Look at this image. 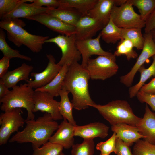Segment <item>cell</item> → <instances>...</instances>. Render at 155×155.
<instances>
[{
    "label": "cell",
    "mask_w": 155,
    "mask_h": 155,
    "mask_svg": "<svg viewBox=\"0 0 155 155\" xmlns=\"http://www.w3.org/2000/svg\"><path fill=\"white\" fill-rule=\"evenodd\" d=\"M26 125L22 131H18L9 140L10 143L30 142L33 150L49 141L59 124L51 115L45 113L36 120L25 119Z\"/></svg>",
    "instance_id": "obj_2"
},
{
    "label": "cell",
    "mask_w": 155,
    "mask_h": 155,
    "mask_svg": "<svg viewBox=\"0 0 155 155\" xmlns=\"http://www.w3.org/2000/svg\"><path fill=\"white\" fill-rule=\"evenodd\" d=\"M101 34L99 33L95 38L76 40V44L82 58V66L86 68L87 63L90 57L93 55H106L111 53L104 51L101 47L100 44Z\"/></svg>",
    "instance_id": "obj_13"
},
{
    "label": "cell",
    "mask_w": 155,
    "mask_h": 155,
    "mask_svg": "<svg viewBox=\"0 0 155 155\" xmlns=\"http://www.w3.org/2000/svg\"><path fill=\"white\" fill-rule=\"evenodd\" d=\"M49 60L48 65L45 69L42 71L37 73L32 72L31 76L34 78L33 80L27 81L28 86L35 89L46 86L57 75L62 67L56 63L54 57L51 54H46Z\"/></svg>",
    "instance_id": "obj_12"
},
{
    "label": "cell",
    "mask_w": 155,
    "mask_h": 155,
    "mask_svg": "<svg viewBox=\"0 0 155 155\" xmlns=\"http://www.w3.org/2000/svg\"><path fill=\"white\" fill-rule=\"evenodd\" d=\"M94 147L93 139H84L81 143L73 146L71 155H93Z\"/></svg>",
    "instance_id": "obj_33"
},
{
    "label": "cell",
    "mask_w": 155,
    "mask_h": 155,
    "mask_svg": "<svg viewBox=\"0 0 155 155\" xmlns=\"http://www.w3.org/2000/svg\"><path fill=\"white\" fill-rule=\"evenodd\" d=\"M75 27L76 39L82 40L92 38L105 26L97 20L86 15L81 17Z\"/></svg>",
    "instance_id": "obj_15"
},
{
    "label": "cell",
    "mask_w": 155,
    "mask_h": 155,
    "mask_svg": "<svg viewBox=\"0 0 155 155\" xmlns=\"http://www.w3.org/2000/svg\"><path fill=\"white\" fill-rule=\"evenodd\" d=\"M127 1V0H115V5L119 7L125 3Z\"/></svg>",
    "instance_id": "obj_45"
},
{
    "label": "cell",
    "mask_w": 155,
    "mask_h": 155,
    "mask_svg": "<svg viewBox=\"0 0 155 155\" xmlns=\"http://www.w3.org/2000/svg\"><path fill=\"white\" fill-rule=\"evenodd\" d=\"M69 66L67 64L63 65L58 74L50 82L45 86L35 89V91L48 92L53 97L59 96Z\"/></svg>",
    "instance_id": "obj_24"
},
{
    "label": "cell",
    "mask_w": 155,
    "mask_h": 155,
    "mask_svg": "<svg viewBox=\"0 0 155 155\" xmlns=\"http://www.w3.org/2000/svg\"><path fill=\"white\" fill-rule=\"evenodd\" d=\"M101 38L106 43L115 44L122 39V28L117 26L110 17L107 24L102 29Z\"/></svg>",
    "instance_id": "obj_28"
},
{
    "label": "cell",
    "mask_w": 155,
    "mask_h": 155,
    "mask_svg": "<svg viewBox=\"0 0 155 155\" xmlns=\"http://www.w3.org/2000/svg\"><path fill=\"white\" fill-rule=\"evenodd\" d=\"M141 29L140 28H122V39L128 40L138 50L142 49L144 43V38Z\"/></svg>",
    "instance_id": "obj_29"
},
{
    "label": "cell",
    "mask_w": 155,
    "mask_h": 155,
    "mask_svg": "<svg viewBox=\"0 0 155 155\" xmlns=\"http://www.w3.org/2000/svg\"><path fill=\"white\" fill-rule=\"evenodd\" d=\"M110 17L113 22L121 28L142 29L145 26V22L134 11L131 0H127L119 7L114 5L111 10Z\"/></svg>",
    "instance_id": "obj_6"
},
{
    "label": "cell",
    "mask_w": 155,
    "mask_h": 155,
    "mask_svg": "<svg viewBox=\"0 0 155 155\" xmlns=\"http://www.w3.org/2000/svg\"><path fill=\"white\" fill-rule=\"evenodd\" d=\"M63 148L59 145L48 141L34 150L32 155H59L62 152Z\"/></svg>",
    "instance_id": "obj_34"
},
{
    "label": "cell",
    "mask_w": 155,
    "mask_h": 155,
    "mask_svg": "<svg viewBox=\"0 0 155 155\" xmlns=\"http://www.w3.org/2000/svg\"><path fill=\"white\" fill-rule=\"evenodd\" d=\"M10 59L3 56L0 60V78H1L8 71Z\"/></svg>",
    "instance_id": "obj_43"
},
{
    "label": "cell",
    "mask_w": 155,
    "mask_h": 155,
    "mask_svg": "<svg viewBox=\"0 0 155 155\" xmlns=\"http://www.w3.org/2000/svg\"><path fill=\"white\" fill-rule=\"evenodd\" d=\"M140 134L144 136V140L155 144V113L146 104L143 117L136 126Z\"/></svg>",
    "instance_id": "obj_18"
},
{
    "label": "cell",
    "mask_w": 155,
    "mask_h": 155,
    "mask_svg": "<svg viewBox=\"0 0 155 155\" xmlns=\"http://www.w3.org/2000/svg\"><path fill=\"white\" fill-rule=\"evenodd\" d=\"M139 91L142 93L155 94V77L149 82L143 85Z\"/></svg>",
    "instance_id": "obj_42"
},
{
    "label": "cell",
    "mask_w": 155,
    "mask_h": 155,
    "mask_svg": "<svg viewBox=\"0 0 155 155\" xmlns=\"http://www.w3.org/2000/svg\"><path fill=\"white\" fill-rule=\"evenodd\" d=\"M150 32L152 34L153 38H155V29L152 30Z\"/></svg>",
    "instance_id": "obj_46"
},
{
    "label": "cell",
    "mask_w": 155,
    "mask_h": 155,
    "mask_svg": "<svg viewBox=\"0 0 155 155\" xmlns=\"http://www.w3.org/2000/svg\"><path fill=\"white\" fill-rule=\"evenodd\" d=\"M34 0H0V17L5 16L13 10L20 4L23 2H33Z\"/></svg>",
    "instance_id": "obj_36"
},
{
    "label": "cell",
    "mask_w": 155,
    "mask_h": 155,
    "mask_svg": "<svg viewBox=\"0 0 155 155\" xmlns=\"http://www.w3.org/2000/svg\"><path fill=\"white\" fill-rule=\"evenodd\" d=\"M76 40L75 34L70 36L59 34L46 40L45 43H54L60 48L62 56L57 63L62 67L65 64L70 65L74 62H78L82 58L76 45Z\"/></svg>",
    "instance_id": "obj_8"
},
{
    "label": "cell",
    "mask_w": 155,
    "mask_h": 155,
    "mask_svg": "<svg viewBox=\"0 0 155 155\" xmlns=\"http://www.w3.org/2000/svg\"><path fill=\"white\" fill-rule=\"evenodd\" d=\"M46 13L65 23L74 26L82 16L75 9L71 8L49 9Z\"/></svg>",
    "instance_id": "obj_23"
},
{
    "label": "cell",
    "mask_w": 155,
    "mask_h": 155,
    "mask_svg": "<svg viewBox=\"0 0 155 155\" xmlns=\"http://www.w3.org/2000/svg\"><path fill=\"white\" fill-rule=\"evenodd\" d=\"M59 155H65L62 152Z\"/></svg>",
    "instance_id": "obj_47"
},
{
    "label": "cell",
    "mask_w": 155,
    "mask_h": 155,
    "mask_svg": "<svg viewBox=\"0 0 155 155\" xmlns=\"http://www.w3.org/2000/svg\"><path fill=\"white\" fill-rule=\"evenodd\" d=\"M3 29L0 30V50L2 52L3 56L10 59L17 58L30 61L32 59L30 57L22 55L17 50L11 48L7 44L5 40V35Z\"/></svg>",
    "instance_id": "obj_30"
},
{
    "label": "cell",
    "mask_w": 155,
    "mask_h": 155,
    "mask_svg": "<svg viewBox=\"0 0 155 155\" xmlns=\"http://www.w3.org/2000/svg\"><path fill=\"white\" fill-rule=\"evenodd\" d=\"M4 96L0 99L1 110L4 112L16 108H25L28 112L26 119H34V91L27 83L13 88Z\"/></svg>",
    "instance_id": "obj_4"
},
{
    "label": "cell",
    "mask_w": 155,
    "mask_h": 155,
    "mask_svg": "<svg viewBox=\"0 0 155 155\" xmlns=\"http://www.w3.org/2000/svg\"><path fill=\"white\" fill-rule=\"evenodd\" d=\"M153 61L150 66L146 68L143 65L139 69L138 71L140 73V78L139 82L136 84L131 87L129 90V96L132 98L136 96L138 92L144 83L152 76H155V55L152 57Z\"/></svg>",
    "instance_id": "obj_27"
},
{
    "label": "cell",
    "mask_w": 155,
    "mask_h": 155,
    "mask_svg": "<svg viewBox=\"0 0 155 155\" xmlns=\"http://www.w3.org/2000/svg\"><path fill=\"white\" fill-rule=\"evenodd\" d=\"M114 54L99 55L94 59H90L86 68L92 80H105L115 75L119 67L116 63Z\"/></svg>",
    "instance_id": "obj_7"
},
{
    "label": "cell",
    "mask_w": 155,
    "mask_h": 155,
    "mask_svg": "<svg viewBox=\"0 0 155 155\" xmlns=\"http://www.w3.org/2000/svg\"><path fill=\"white\" fill-rule=\"evenodd\" d=\"M26 19L37 21L61 35L70 36L76 33L75 26L65 23L46 13L32 16Z\"/></svg>",
    "instance_id": "obj_14"
},
{
    "label": "cell",
    "mask_w": 155,
    "mask_h": 155,
    "mask_svg": "<svg viewBox=\"0 0 155 155\" xmlns=\"http://www.w3.org/2000/svg\"><path fill=\"white\" fill-rule=\"evenodd\" d=\"M25 25L24 22L18 19H2L0 22V27L7 31L9 41L18 47L23 45L33 52H40L49 37L31 34L23 28Z\"/></svg>",
    "instance_id": "obj_3"
},
{
    "label": "cell",
    "mask_w": 155,
    "mask_h": 155,
    "mask_svg": "<svg viewBox=\"0 0 155 155\" xmlns=\"http://www.w3.org/2000/svg\"><path fill=\"white\" fill-rule=\"evenodd\" d=\"M155 29V8L145 21V33L150 32Z\"/></svg>",
    "instance_id": "obj_41"
},
{
    "label": "cell",
    "mask_w": 155,
    "mask_h": 155,
    "mask_svg": "<svg viewBox=\"0 0 155 155\" xmlns=\"http://www.w3.org/2000/svg\"><path fill=\"white\" fill-rule=\"evenodd\" d=\"M109 127L105 124L96 122L75 127L74 136H78L84 139H93L96 137L104 138L108 134Z\"/></svg>",
    "instance_id": "obj_17"
},
{
    "label": "cell",
    "mask_w": 155,
    "mask_h": 155,
    "mask_svg": "<svg viewBox=\"0 0 155 155\" xmlns=\"http://www.w3.org/2000/svg\"><path fill=\"white\" fill-rule=\"evenodd\" d=\"M60 1L59 7L73 8L83 16L87 15L98 0H60Z\"/></svg>",
    "instance_id": "obj_26"
},
{
    "label": "cell",
    "mask_w": 155,
    "mask_h": 155,
    "mask_svg": "<svg viewBox=\"0 0 155 155\" xmlns=\"http://www.w3.org/2000/svg\"><path fill=\"white\" fill-rule=\"evenodd\" d=\"M32 4L37 7L44 6L49 9H55L59 7L60 1V0H34Z\"/></svg>",
    "instance_id": "obj_40"
},
{
    "label": "cell",
    "mask_w": 155,
    "mask_h": 155,
    "mask_svg": "<svg viewBox=\"0 0 155 155\" xmlns=\"http://www.w3.org/2000/svg\"><path fill=\"white\" fill-rule=\"evenodd\" d=\"M136 96L141 102L146 103L155 111V94L142 93L139 91Z\"/></svg>",
    "instance_id": "obj_38"
},
{
    "label": "cell",
    "mask_w": 155,
    "mask_h": 155,
    "mask_svg": "<svg viewBox=\"0 0 155 155\" xmlns=\"http://www.w3.org/2000/svg\"><path fill=\"white\" fill-rule=\"evenodd\" d=\"M9 88L0 79V99L4 96L9 91Z\"/></svg>",
    "instance_id": "obj_44"
},
{
    "label": "cell",
    "mask_w": 155,
    "mask_h": 155,
    "mask_svg": "<svg viewBox=\"0 0 155 155\" xmlns=\"http://www.w3.org/2000/svg\"><path fill=\"white\" fill-rule=\"evenodd\" d=\"M143 36L144 43L141 53L130 71L120 78L121 82L127 87L131 85L137 72L146 60L155 55V43L152 34L145 33Z\"/></svg>",
    "instance_id": "obj_10"
},
{
    "label": "cell",
    "mask_w": 155,
    "mask_h": 155,
    "mask_svg": "<svg viewBox=\"0 0 155 155\" xmlns=\"http://www.w3.org/2000/svg\"><path fill=\"white\" fill-rule=\"evenodd\" d=\"M22 112L21 108H16L1 113L0 145L6 144L12 134L23 126L25 120L22 116Z\"/></svg>",
    "instance_id": "obj_9"
},
{
    "label": "cell",
    "mask_w": 155,
    "mask_h": 155,
    "mask_svg": "<svg viewBox=\"0 0 155 155\" xmlns=\"http://www.w3.org/2000/svg\"><path fill=\"white\" fill-rule=\"evenodd\" d=\"M69 93L63 88H62L60 92L59 96L60 97V100L59 102V111L63 119H67L70 123L75 126L76 125V122L74 119L72 113L73 107L69 99Z\"/></svg>",
    "instance_id": "obj_25"
},
{
    "label": "cell",
    "mask_w": 155,
    "mask_h": 155,
    "mask_svg": "<svg viewBox=\"0 0 155 155\" xmlns=\"http://www.w3.org/2000/svg\"><path fill=\"white\" fill-rule=\"evenodd\" d=\"M75 126L65 119L59 125L56 132L51 137L49 141L69 149L74 144V133Z\"/></svg>",
    "instance_id": "obj_16"
},
{
    "label": "cell",
    "mask_w": 155,
    "mask_h": 155,
    "mask_svg": "<svg viewBox=\"0 0 155 155\" xmlns=\"http://www.w3.org/2000/svg\"><path fill=\"white\" fill-rule=\"evenodd\" d=\"M99 155H107L102 154V153H100V154Z\"/></svg>",
    "instance_id": "obj_48"
},
{
    "label": "cell",
    "mask_w": 155,
    "mask_h": 155,
    "mask_svg": "<svg viewBox=\"0 0 155 155\" xmlns=\"http://www.w3.org/2000/svg\"><path fill=\"white\" fill-rule=\"evenodd\" d=\"M90 78L87 70L78 62L69 66L62 88L71 93V103L76 110L85 109L95 103L89 92L88 82Z\"/></svg>",
    "instance_id": "obj_1"
},
{
    "label": "cell",
    "mask_w": 155,
    "mask_h": 155,
    "mask_svg": "<svg viewBox=\"0 0 155 155\" xmlns=\"http://www.w3.org/2000/svg\"><path fill=\"white\" fill-rule=\"evenodd\" d=\"M49 8L33 6L32 3L23 2L20 4L13 10L3 17L2 19L27 18L36 15L46 13Z\"/></svg>",
    "instance_id": "obj_22"
},
{
    "label": "cell",
    "mask_w": 155,
    "mask_h": 155,
    "mask_svg": "<svg viewBox=\"0 0 155 155\" xmlns=\"http://www.w3.org/2000/svg\"><path fill=\"white\" fill-rule=\"evenodd\" d=\"M48 92L35 91L33 112L40 111L50 114L55 121L63 118L59 111V102Z\"/></svg>",
    "instance_id": "obj_11"
},
{
    "label": "cell",
    "mask_w": 155,
    "mask_h": 155,
    "mask_svg": "<svg viewBox=\"0 0 155 155\" xmlns=\"http://www.w3.org/2000/svg\"><path fill=\"white\" fill-rule=\"evenodd\" d=\"M133 6L136 7L142 19L146 21L155 8V0H131Z\"/></svg>",
    "instance_id": "obj_32"
},
{
    "label": "cell",
    "mask_w": 155,
    "mask_h": 155,
    "mask_svg": "<svg viewBox=\"0 0 155 155\" xmlns=\"http://www.w3.org/2000/svg\"><path fill=\"white\" fill-rule=\"evenodd\" d=\"M114 5L115 0H98L87 15L97 20L105 26L110 20L111 10Z\"/></svg>",
    "instance_id": "obj_21"
},
{
    "label": "cell",
    "mask_w": 155,
    "mask_h": 155,
    "mask_svg": "<svg viewBox=\"0 0 155 155\" xmlns=\"http://www.w3.org/2000/svg\"><path fill=\"white\" fill-rule=\"evenodd\" d=\"M33 69L32 65L23 63L15 69L8 71L1 79L8 88H12L21 80H29V76Z\"/></svg>",
    "instance_id": "obj_20"
},
{
    "label": "cell",
    "mask_w": 155,
    "mask_h": 155,
    "mask_svg": "<svg viewBox=\"0 0 155 155\" xmlns=\"http://www.w3.org/2000/svg\"><path fill=\"white\" fill-rule=\"evenodd\" d=\"M116 134L114 132L111 137L104 142H100L97 144L96 149L101 152L102 154L110 155V154L115 153V142Z\"/></svg>",
    "instance_id": "obj_37"
},
{
    "label": "cell",
    "mask_w": 155,
    "mask_h": 155,
    "mask_svg": "<svg viewBox=\"0 0 155 155\" xmlns=\"http://www.w3.org/2000/svg\"><path fill=\"white\" fill-rule=\"evenodd\" d=\"M90 106L97 109L112 125L125 123L136 126L141 119L134 114L129 104L124 100H113L104 105L95 103Z\"/></svg>",
    "instance_id": "obj_5"
},
{
    "label": "cell",
    "mask_w": 155,
    "mask_h": 155,
    "mask_svg": "<svg viewBox=\"0 0 155 155\" xmlns=\"http://www.w3.org/2000/svg\"><path fill=\"white\" fill-rule=\"evenodd\" d=\"M134 46L129 40L125 39L120 40L116 47L114 55L116 57L122 55L126 56L127 59L129 61L131 59L138 57V54L134 50Z\"/></svg>",
    "instance_id": "obj_31"
},
{
    "label": "cell",
    "mask_w": 155,
    "mask_h": 155,
    "mask_svg": "<svg viewBox=\"0 0 155 155\" xmlns=\"http://www.w3.org/2000/svg\"><path fill=\"white\" fill-rule=\"evenodd\" d=\"M111 129L116 133V138L122 140L129 146L140 139L144 138L136 126L120 123L112 125Z\"/></svg>",
    "instance_id": "obj_19"
},
{
    "label": "cell",
    "mask_w": 155,
    "mask_h": 155,
    "mask_svg": "<svg viewBox=\"0 0 155 155\" xmlns=\"http://www.w3.org/2000/svg\"><path fill=\"white\" fill-rule=\"evenodd\" d=\"M133 155H155V144L144 140H139L133 146Z\"/></svg>",
    "instance_id": "obj_35"
},
{
    "label": "cell",
    "mask_w": 155,
    "mask_h": 155,
    "mask_svg": "<svg viewBox=\"0 0 155 155\" xmlns=\"http://www.w3.org/2000/svg\"><path fill=\"white\" fill-rule=\"evenodd\" d=\"M153 39H154V41L155 43V38H153Z\"/></svg>",
    "instance_id": "obj_49"
},
{
    "label": "cell",
    "mask_w": 155,
    "mask_h": 155,
    "mask_svg": "<svg viewBox=\"0 0 155 155\" xmlns=\"http://www.w3.org/2000/svg\"><path fill=\"white\" fill-rule=\"evenodd\" d=\"M129 147L122 140L116 138L115 153L117 155H133Z\"/></svg>",
    "instance_id": "obj_39"
}]
</instances>
